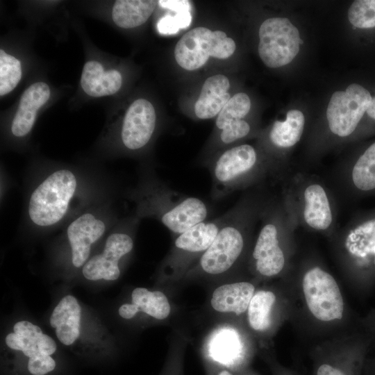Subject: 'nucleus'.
<instances>
[{"mask_svg":"<svg viewBox=\"0 0 375 375\" xmlns=\"http://www.w3.org/2000/svg\"><path fill=\"white\" fill-rule=\"evenodd\" d=\"M212 178L211 197L222 199L235 191L256 185L268 176L278 178L272 165L247 144L229 148L208 163Z\"/></svg>","mask_w":375,"mask_h":375,"instance_id":"20e7f679","label":"nucleus"},{"mask_svg":"<svg viewBox=\"0 0 375 375\" xmlns=\"http://www.w3.org/2000/svg\"><path fill=\"white\" fill-rule=\"evenodd\" d=\"M348 18L351 24L359 28L375 27V0H358L350 6Z\"/></svg>","mask_w":375,"mask_h":375,"instance_id":"c85d7f7f","label":"nucleus"},{"mask_svg":"<svg viewBox=\"0 0 375 375\" xmlns=\"http://www.w3.org/2000/svg\"><path fill=\"white\" fill-rule=\"evenodd\" d=\"M56 362L49 355L28 360V370L33 375H45L53 371Z\"/></svg>","mask_w":375,"mask_h":375,"instance_id":"2f4dec72","label":"nucleus"},{"mask_svg":"<svg viewBox=\"0 0 375 375\" xmlns=\"http://www.w3.org/2000/svg\"><path fill=\"white\" fill-rule=\"evenodd\" d=\"M158 4L164 8L172 10L176 12L190 11L191 5L185 0H160Z\"/></svg>","mask_w":375,"mask_h":375,"instance_id":"473e14b6","label":"nucleus"},{"mask_svg":"<svg viewBox=\"0 0 375 375\" xmlns=\"http://www.w3.org/2000/svg\"><path fill=\"white\" fill-rule=\"evenodd\" d=\"M13 331L6 337V345L12 349L22 351L28 360L44 355L51 356L56 350L55 341L30 322H17Z\"/></svg>","mask_w":375,"mask_h":375,"instance_id":"a211bd4d","label":"nucleus"},{"mask_svg":"<svg viewBox=\"0 0 375 375\" xmlns=\"http://www.w3.org/2000/svg\"><path fill=\"white\" fill-rule=\"evenodd\" d=\"M372 99L370 92L357 83L349 85L345 91L335 92L326 110L330 131L340 138L351 135L367 112Z\"/></svg>","mask_w":375,"mask_h":375,"instance_id":"9b49d317","label":"nucleus"},{"mask_svg":"<svg viewBox=\"0 0 375 375\" xmlns=\"http://www.w3.org/2000/svg\"><path fill=\"white\" fill-rule=\"evenodd\" d=\"M217 375H233L231 372H229L228 370L224 369L220 371Z\"/></svg>","mask_w":375,"mask_h":375,"instance_id":"c9c22d12","label":"nucleus"},{"mask_svg":"<svg viewBox=\"0 0 375 375\" xmlns=\"http://www.w3.org/2000/svg\"><path fill=\"white\" fill-rule=\"evenodd\" d=\"M157 3L153 0H117L112 8V19L123 28L139 26L147 22Z\"/></svg>","mask_w":375,"mask_h":375,"instance_id":"b1692460","label":"nucleus"},{"mask_svg":"<svg viewBox=\"0 0 375 375\" xmlns=\"http://www.w3.org/2000/svg\"><path fill=\"white\" fill-rule=\"evenodd\" d=\"M366 113L372 119L375 121V97H372Z\"/></svg>","mask_w":375,"mask_h":375,"instance_id":"f704fd0d","label":"nucleus"},{"mask_svg":"<svg viewBox=\"0 0 375 375\" xmlns=\"http://www.w3.org/2000/svg\"><path fill=\"white\" fill-rule=\"evenodd\" d=\"M76 188L72 171L59 169L51 174L31 195L28 212L32 222L43 227L58 223L67 212Z\"/></svg>","mask_w":375,"mask_h":375,"instance_id":"423d86ee","label":"nucleus"},{"mask_svg":"<svg viewBox=\"0 0 375 375\" xmlns=\"http://www.w3.org/2000/svg\"><path fill=\"white\" fill-rule=\"evenodd\" d=\"M344 250L360 274H375V208L356 215L342 233Z\"/></svg>","mask_w":375,"mask_h":375,"instance_id":"f8f14e48","label":"nucleus"},{"mask_svg":"<svg viewBox=\"0 0 375 375\" xmlns=\"http://www.w3.org/2000/svg\"><path fill=\"white\" fill-rule=\"evenodd\" d=\"M234 40L222 31L199 26L184 34L176 44L177 63L187 70H195L206 64L210 56L219 59L230 57L235 50Z\"/></svg>","mask_w":375,"mask_h":375,"instance_id":"6e6552de","label":"nucleus"},{"mask_svg":"<svg viewBox=\"0 0 375 375\" xmlns=\"http://www.w3.org/2000/svg\"><path fill=\"white\" fill-rule=\"evenodd\" d=\"M344 188L353 198L375 195V142L342 170Z\"/></svg>","mask_w":375,"mask_h":375,"instance_id":"f3484780","label":"nucleus"},{"mask_svg":"<svg viewBox=\"0 0 375 375\" xmlns=\"http://www.w3.org/2000/svg\"><path fill=\"white\" fill-rule=\"evenodd\" d=\"M258 53L264 64L276 68L289 64L299 51L298 29L287 18L265 20L259 28Z\"/></svg>","mask_w":375,"mask_h":375,"instance_id":"1a4fd4ad","label":"nucleus"},{"mask_svg":"<svg viewBox=\"0 0 375 375\" xmlns=\"http://www.w3.org/2000/svg\"><path fill=\"white\" fill-rule=\"evenodd\" d=\"M223 221L224 215L201 222L176 235L162 266L163 279L169 284L183 280L211 245Z\"/></svg>","mask_w":375,"mask_h":375,"instance_id":"0eeeda50","label":"nucleus"},{"mask_svg":"<svg viewBox=\"0 0 375 375\" xmlns=\"http://www.w3.org/2000/svg\"><path fill=\"white\" fill-rule=\"evenodd\" d=\"M229 88V81L224 75L217 74L208 78L195 103L196 116L207 119L219 115L231 98L228 92Z\"/></svg>","mask_w":375,"mask_h":375,"instance_id":"412c9836","label":"nucleus"},{"mask_svg":"<svg viewBox=\"0 0 375 375\" xmlns=\"http://www.w3.org/2000/svg\"><path fill=\"white\" fill-rule=\"evenodd\" d=\"M305 126L301 111L290 110L283 121L276 120L269 131V140L277 149H287L294 147L301 139Z\"/></svg>","mask_w":375,"mask_h":375,"instance_id":"5701e85b","label":"nucleus"},{"mask_svg":"<svg viewBox=\"0 0 375 375\" xmlns=\"http://www.w3.org/2000/svg\"><path fill=\"white\" fill-rule=\"evenodd\" d=\"M302 290L307 307L318 320L342 319L344 301L339 286L332 275L319 266L308 269L302 278Z\"/></svg>","mask_w":375,"mask_h":375,"instance_id":"9d476101","label":"nucleus"},{"mask_svg":"<svg viewBox=\"0 0 375 375\" xmlns=\"http://www.w3.org/2000/svg\"><path fill=\"white\" fill-rule=\"evenodd\" d=\"M251 131L249 124L244 119L234 120L219 131V141L227 145L247 136Z\"/></svg>","mask_w":375,"mask_h":375,"instance_id":"7c9ffc66","label":"nucleus"},{"mask_svg":"<svg viewBox=\"0 0 375 375\" xmlns=\"http://www.w3.org/2000/svg\"><path fill=\"white\" fill-rule=\"evenodd\" d=\"M192 22L190 11L176 12L174 16L166 15L158 22L157 28L160 34L172 35L178 32L181 28H188Z\"/></svg>","mask_w":375,"mask_h":375,"instance_id":"c756f323","label":"nucleus"},{"mask_svg":"<svg viewBox=\"0 0 375 375\" xmlns=\"http://www.w3.org/2000/svg\"><path fill=\"white\" fill-rule=\"evenodd\" d=\"M267 198L259 192L248 193L224 213L214 241L183 279L215 280L231 273L246 252Z\"/></svg>","mask_w":375,"mask_h":375,"instance_id":"f257e3e1","label":"nucleus"},{"mask_svg":"<svg viewBox=\"0 0 375 375\" xmlns=\"http://www.w3.org/2000/svg\"><path fill=\"white\" fill-rule=\"evenodd\" d=\"M281 199L297 226L322 233L334 230L335 199L326 183L316 176L292 175L285 184Z\"/></svg>","mask_w":375,"mask_h":375,"instance_id":"f03ea898","label":"nucleus"},{"mask_svg":"<svg viewBox=\"0 0 375 375\" xmlns=\"http://www.w3.org/2000/svg\"><path fill=\"white\" fill-rule=\"evenodd\" d=\"M255 292L254 285L249 281L226 282L213 289L209 307L221 316H240L246 313Z\"/></svg>","mask_w":375,"mask_h":375,"instance_id":"dca6fc26","label":"nucleus"},{"mask_svg":"<svg viewBox=\"0 0 375 375\" xmlns=\"http://www.w3.org/2000/svg\"><path fill=\"white\" fill-rule=\"evenodd\" d=\"M131 303L137 314L142 312L158 321H164L172 314L171 303L167 295L160 290L136 288L131 292Z\"/></svg>","mask_w":375,"mask_h":375,"instance_id":"393cba45","label":"nucleus"},{"mask_svg":"<svg viewBox=\"0 0 375 375\" xmlns=\"http://www.w3.org/2000/svg\"><path fill=\"white\" fill-rule=\"evenodd\" d=\"M156 125V115L153 105L144 99H138L129 106L125 115L121 139L129 150L144 147L151 140Z\"/></svg>","mask_w":375,"mask_h":375,"instance_id":"4468645a","label":"nucleus"},{"mask_svg":"<svg viewBox=\"0 0 375 375\" xmlns=\"http://www.w3.org/2000/svg\"><path fill=\"white\" fill-rule=\"evenodd\" d=\"M317 375H347L340 369L328 363L321 365L317 371Z\"/></svg>","mask_w":375,"mask_h":375,"instance_id":"72a5a7b5","label":"nucleus"},{"mask_svg":"<svg viewBox=\"0 0 375 375\" xmlns=\"http://www.w3.org/2000/svg\"><path fill=\"white\" fill-rule=\"evenodd\" d=\"M50 93L49 85L43 82L35 83L24 92L12 123L15 136L24 137L31 131L38 111L47 102Z\"/></svg>","mask_w":375,"mask_h":375,"instance_id":"6ab92c4d","label":"nucleus"},{"mask_svg":"<svg viewBox=\"0 0 375 375\" xmlns=\"http://www.w3.org/2000/svg\"><path fill=\"white\" fill-rule=\"evenodd\" d=\"M276 301V297L271 290L255 292L246 312L248 324L253 331L264 333L270 328Z\"/></svg>","mask_w":375,"mask_h":375,"instance_id":"a878e982","label":"nucleus"},{"mask_svg":"<svg viewBox=\"0 0 375 375\" xmlns=\"http://www.w3.org/2000/svg\"><path fill=\"white\" fill-rule=\"evenodd\" d=\"M250 108L251 101L247 94L239 92L234 94L219 113L216 119L217 128L221 131L229 122L243 119Z\"/></svg>","mask_w":375,"mask_h":375,"instance_id":"bb28decb","label":"nucleus"},{"mask_svg":"<svg viewBox=\"0 0 375 375\" xmlns=\"http://www.w3.org/2000/svg\"><path fill=\"white\" fill-rule=\"evenodd\" d=\"M81 317V306L72 295L64 297L55 307L49 322L61 343L70 345L77 340L80 335Z\"/></svg>","mask_w":375,"mask_h":375,"instance_id":"aec40b11","label":"nucleus"},{"mask_svg":"<svg viewBox=\"0 0 375 375\" xmlns=\"http://www.w3.org/2000/svg\"><path fill=\"white\" fill-rule=\"evenodd\" d=\"M260 229L251 251V267L258 276H278L286 265L284 240L297 227L281 198L267 197L259 217Z\"/></svg>","mask_w":375,"mask_h":375,"instance_id":"7ed1b4c3","label":"nucleus"},{"mask_svg":"<svg viewBox=\"0 0 375 375\" xmlns=\"http://www.w3.org/2000/svg\"><path fill=\"white\" fill-rule=\"evenodd\" d=\"M105 231L104 222L92 213H84L69 224L67 234L74 267H80L85 265L92 244L103 235Z\"/></svg>","mask_w":375,"mask_h":375,"instance_id":"2eb2a0df","label":"nucleus"},{"mask_svg":"<svg viewBox=\"0 0 375 375\" xmlns=\"http://www.w3.org/2000/svg\"><path fill=\"white\" fill-rule=\"evenodd\" d=\"M22 78L21 63L14 56L0 49V95L10 92Z\"/></svg>","mask_w":375,"mask_h":375,"instance_id":"cd10ccee","label":"nucleus"},{"mask_svg":"<svg viewBox=\"0 0 375 375\" xmlns=\"http://www.w3.org/2000/svg\"><path fill=\"white\" fill-rule=\"evenodd\" d=\"M133 248V240L127 232H116L107 238L102 253L88 260L83 267L84 277L90 281L117 280L120 276L119 262Z\"/></svg>","mask_w":375,"mask_h":375,"instance_id":"ddd939ff","label":"nucleus"},{"mask_svg":"<svg viewBox=\"0 0 375 375\" xmlns=\"http://www.w3.org/2000/svg\"><path fill=\"white\" fill-rule=\"evenodd\" d=\"M138 198L140 213L155 217L175 236L206 221L210 212L206 201L175 191L158 180L144 185Z\"/></svg>","mask_w":375,"mask_h":375,"instance_id":"39448f33","label":"nucleus"},{"mask_svg":"<svg viewBox=\"0 0 375 375\" xmlns=\"http://www.w3.org/2000/svg\"><path fill=\"white\" fill-rule=\"evenodd\" d=\"M122 78L117 70L105 72L102 65L97 61H88L83 67L81 85L89 96L100 97L112 95L120 89Z\"/></svg>","mask_w":375,"mask_h":375,"instance_id":"4be33fe9","label":"nucleus"}]
</instances>
